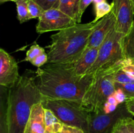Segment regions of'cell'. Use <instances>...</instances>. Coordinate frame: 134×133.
<instances>
[{
  "instance_id": "d4e9b609",
  "label": "cell",
  "mask_w": 134,
  "mask_h": 133,
  "mask_svg": "<svg viewBox=\"0 0 134 133\" xmlns=\"http://www.w3.org/2000/svg\"><path fill=\"white\" fill-rule=\"evenodd\" d=\"M37 3L39 4L44 10L56 8L59 0H34Z\"/></svg>"
},
{
  "instance_id": "44dd1931",
  "label": "cell",
  "mask_w": 134,
  "mask_h": 133,
  "mask_svg": "<svg viewBox=\"0 0 134 133\" xmlns=\"http://www.w3.org/2000/svg\"><path fill=\"white\" fill-rule=\"evenodd\" d=\"M45 52V50L43 48L41 47L39 44H34L30 47V49L26 52V57L24 59V61L31 62L34 59L37 57L39 55Z\"/></svg>"
},
{
  "instance_id": "5b68a950",
  "label": "cell",
  "mask_w": 134,
  "mask_h": 133,
  "mask_svg": "<svg viewBox=\"0 0 134 133\" xmlns=\"http://www.w3.org/2000/svg\"><path fill=\"white\" fill-rule=\"evenodd\" d=\"M44 108L50 110L64 125L75 126L88 132L90 113L81 102L63 99L43 98L41 102Z\"/></svg>"
},
{
  "instance_id": "4fadbf2b",
  "label": "cell",
  "mask_w": 134,
  "mask_h": 133,
  "mask_svg": "<svg viewBox=\"0 0 134 133\" xmlns=\"http://www.w3.org/2000/svg\"><path fill=\"white\" fill-rule=\"evenodd\" d=\"M44 112L41 102L33 106L25 133H44Z\"/></svg>"
},
{
  "instance_id": "ac0fdd59",
  "label": "cell",
  "mask_w": 134,
  "mask_h": 133,
  "mask_svg": "<svg viewBox=\"0 0 134 133\" xmlns=\"http://www.w3.org/2000/svg\"><path fill=\"white\" fill-rule=\"evenodd\" d=\"M16 5L17 18L20 23H22L31 20L29 14L27 0H13Z\"/></svg>"
},
{
  "instance_id": "ba28073f",
  "label": "cell",
  "mask_w": 134,
  "mask_h": 133,
  "mask_svg": "<svg viewBox=\"0 0 134 133\" xmlns=\"http://www.w3.org/2000/svg\"><path fill=\"white\" fill-rule=\"evenodd\" d=\"M77 23L74 20L58 9L44 10L39 18L36 31L39 34L53 31H60Z\"/></svg>"
},
{
  "instance_id": "9c48e42d",
  "label": "cell",
  "mask_w": 134,
  "mask_h": 133,
  "mask_svg": "<svg viewBox=\"0 0 134 133\" xmlns=\"http://www.w3.org/2000/svg\"><path fill=\"white\" fill-rule=\"evenodd\" d=\"M113 10L116 23L115 29L121 33H128L134 22L132 0H113Z\"/></svg>"
},
{
  "instance_id": "5bb4252c",
  "label": "cell",
  "mask_w": 134,
  "mask_h": 133,
  "mask_svg": "<svg viewBox=\"0 0 134 133\" xmlns=\"http://www.w3.org/2000/svg\"><path fill=\"white\" fill-rule=\"evenodd\" d=\"M9 88L0 86V133L8 132Z\"/></svg>"
},
{
  "instance_id": "52a82bcc",
  "label": "cell",
  "mask_w": 134,
  "mask_h": 133,
  "mask_svg": "<svg viewBox=\"0 0 134 133\" xmlns=\"http://www.w3.org/2000/svg\"><path fill=\"white\" fill-rule=\"evenodd\" d=\"M128 117H133V116L128 112L126 102L119 104L112 113L92 112L89 117L88 133H110L118 121Z\"/></svg>"
},
{
  "instance_id": "7c38bea8",
  "label": "cell",
  "mask_w": 134,
  "mask_h": 133,
  "mask_svg": "<svg viewBox=\"0 0 134 133\" xmlns=\"http://www.w3.org/2000/svg\"><path fill=\"white\" fill-rule=\"evenodd\" d=\"M98 51L99 48H87L77 61L69 63L76 75L83 76L87 73L98 57Z\"/></svg>"
},
{
  "instance_id": "83f0119b",
  "label": "cell",
  "mask_w": 134,
  "mask_h": 133,
  "mask_svg": "<svg viewBox=\"0 0 134 133\" xmlns=\"http://www.w3.org/2000/svg\"><path fill=\"white\" fill-rule=\"evenodd\" d=\"M92 3V0H81L79 5V19L81 21L82 14L85 13L86 9Z\"/></svg>"
},
{
  "instance_id": "d590c367",
  "label": "cell",
  "mask_w": 134,
  "mask_h": 133,
  "mask_svg": "<svg viewBox=\"0 0 134 133\" xmlns=\"http://www.w3.org/2000/svg\"><path fill=\"white\" fill-rule=\"evenodd\" d=\"M110 133H120V132H119V129H118V128L116 127V126L115 125V127L113 128V130Z\"/></svg>"
},
{
  "instance_id": "ffe728a7",
  "label": "cell",
  "mask_w": 134,
  "mask_h": 133,
  "mask_svg": "<svg viewBox=\"0 0 134 133\" xmlns=\"http://www.w3.org/2000/svg\"><path fill=\"white\" fill-rule=\"evenodd\" d=\"M28 10L31 19L39 18L44 12V9L34 0H27Z\"/></svg>"
},
{
  "instance_id": "6da1fadb",
  "label": "cell",
  "mask_w": 134,
  "mask_h": 133,
  "mask_svg": "<svg viewBox=\"0 0 134 133\" xmlns=\"http://www.w3.org/2000/svg\"><path fill=\"white\" fill-rule=\"evenodd\" d=\"M38 88L45 99L81 102L94 76L75 74L70 63H47L35 71Z\"/></svg>"
},
{
  "instance_id": "2e32d148",
  "label": "cell",
  "mask_w": 134,
  "mask_h": 133,
  "mask_svg": "<svg viewBox=\"0 0 134 133\" xmlns=\"http://www.w3.org/2000/svg\"><path fill=\"white\" fill-rule=\"evenodd\" d=\"M121 45L125 58L134 59V22L129 32L123 35Z\"/></svg>"
},
{
  "instance_id": "f1b7e54d",
  "label": "cell",
  "mask_w": 134,
  "mask_h": 133,
  "mask_svg": "<svg viewBox=\"0 0 134 133\" xmlns=\"http://www.w3.org/2000/svg\"><path fill=\"white\" fill-rule=\"evenodd\" d=\"M114 95H115L119 104H122L123 102H125L128 100V97L126 96L124 92L121 89H116L115 93H114Z\"/></svg>"
},
{
  "instance_id": "603a6c76",
  "label": "cell",
  "mask_w": 134,
  "mask_h": 133,
  "mask_svg": "<svg viewBox=\"0 0 134 133\" xmlns=\"http://www.w3.org/2000/svg\"><path fill=\"white\" fill-rule=\"evenodd\" d=\"M115 82L120 83H134V77L124 72L122 69H119L115 74Z\"/></svg>"
},
{
  "instance_id": "8992f818",
  "label": "cell",
  "mask_w": 134,
  "mask_h": 133,
  "mask_svg": "<svg viewBox=\"0 0 134 133\" xmlns=\"http://www.w3.org/2000/svg\"><path fill=\"white\" fill-rule=\"evenodd\" d=\"M124 34L113 29L99 47L98 57L86 74H95L98 71L122 63L126 59L123 53L121 40Z\"/></svg>"
},
{
  "instance_id": "4dcf8cb0",
  "label": "cell",
  "mask_w": 134,
  "mask_h": 133,
  "mask_svg": "<svg viewBox=\"0 0 134 133\" xmlns=\"http://www.w3.org/2000/svg\"><path fill=\"white\" fill-rule=\"evenodd\" d=\"M118 105L116 104H111L108 102H106L103 108V112L105 113H110L115 112L117 108Z\"/></svg>"
},
{
  "instance_id": "4316f807",
  "label": "cell",
  "mask_w": 134,
  "mask_h": 133,
  "mask_svg": "<svg viewBox=\"0 0 134 133\" xmlns=\"http://www.w3.org/2000/svg\"><path fill=\"white\" fill-rule=\"evenodd\" d=\"M123 70L132 76L134 77V65L131 61V59H126L124 61V65L122 68Z\"/></svg>"
},
{
  "instance_id": "7a4b0ae2",
  "label": "cell",
  "mask_w": 134,
  "mask_h": 133,
  "mask_svg": "<svg viewBox=\"0 0 134 133\" xmlns=\"http://www.w3.org/2000/svg\"><path fill=\"white\" fill-rule=\"evenodd\" d=\"M43 99L36 77L21 76L9 88L7 133H25L33 106Z\"/></svg>"
},
{
  "instance_id": "7402d4cb",
  "label": "cell",
  "mask_w": 134,
  "mask_h": 133,
  "mask_svg": "<svg viewBox=\"0 0 134 133\" xmlns=\"http://www.w3.org/2000/svg\"><path fill=\"white\" fill-rule=\"evenodd\" d=\"M115 88L116 89H121L128 97V99H134V83H120L115 82Z\"/></svg>"
},
{
  "instance_id": "74e56055",
  "label": "cell",
  "mask_w": 134,
  "mask_h": 133,
  "mask_svg": "<svg viewBox=\"0 0 134 133\" xmlns=\"http://www.w3.org/2000/svg\"><path fill=\"white\" fill-rule=\"evenodd\" d=\"M132 3H133V11H134V0H132Z\"/></svg>"
},
{
  "instance_id": "484cf974",
  "label": "cell",
  "mask_w": 134,
  "mask_h": 133,
  "mask_svg": "<svg viewBox=\"0 0 134 133\" xmlns=\"http://www.w3.org/2000/svg\"><path fill=\"white\" fill-rule=\"evenodd\" d=\"M58 133H85V132L83 130L78 127L69 126V125L63 124L61 130Z\"/></svg>"
},
{
  "instance_id": "d6a6232c",
  "label": "cell",
  "mask_w": 134,
  "mask_h": 133,
  "mask_svg": "<svg viewBox=\"0 0 134 133\" xmlns=\"http://www.w3.org/2000/svg\"><path fill=\"white\" fill-rule=\"evenodd\" d=\"M126 122L129 129L130 133H134V120L132 117H128L126 119Z\"/></svg>"
},
{
  "instance_id": "d6986e66",
  "label": "cell",
  "mask_w": 134,
  "mask_h": 133,
  "mask_svg": "<svg viewBox=\"0 0 134 133\" xmlns=\"http://www.w3.org/2000/svg\"><path fill=\"white\" fill-rule=\"evenodd\" d=\"M94 9L96 17L92 22L96 23L112 11L113 5L112 3L109 4L107 1H103L94 5Z\"/></svg>"
},
{
  "instance_id": "9a60e30c",
  "label": "cell",
  "mask_w": 134,
  "mask_h": 133,
  "mask_svg": "<svg viewBox=\"0 0 134 133\" xmlns=\"http://www.w3.org/2000/svg\"><path fill=\"white\" fill-rule=\"evenodd\" d=\"M81 0H59L55 9H58L74 20L77 23H81L79 12Z\"/></svg>"
},
{
  "instance_id": "277c9868",
  "label": "cell",
  "mask_w": 134,
  "mask_h": 133,
  "mask_svg": "<svg viewBox=\"0 0 134 133\" xmlns=\"http://www.w3.org/2000/svg\"><path fill=\"white\" fill-rule=\"evenodd\" d=\"M124 65V61L119 65L98 71L94 74L92 83L89 86L82 98L81 104L85 109L92 113H102L107 99L114 95L115 74Z\"/></svg>"
},
{
  "instance_id": "1f68e13d",
  "label": "cell",
  "mask_w": 134,
  "mask_h": 133,
  "mask_svg": "<svg viewBox=\"0 0 134 133\" xmlns=\"http://www.w3.org/2000/svg\"><path fill=\"white\" fill-rule=\"evenodd\" d=\"M126 107L128 112L132 116H134V99H128L126 101Z\"/></svg>"
},
{
  "instance_id": "e575fe53",
  "label": "cell",
  "mask_w": 134,
  "mask_h": 133,
  "mask_svg": "<svg viewBox=\"0 0 134 133\" xmlns=\"http://www.w3.org/2000/svg\"><path fill=\"white\" fill-rule=\"evenodd\" d=\"M103 1H107V0H92V3H94V5L99 3L103 2Z\"/></svg>"
},
{
  "instance_id": "f35d334b",
  "label": "cell",
  "mask_w": 134,
  "mask_h": 133,
  "mask_svg": "<svg viewBox=\"0 0 134 133\" xmlns=\"http://www.w3.org/2000/svg\"><path fill=\"white\" fill-rule=\"evenodd\" d=\"M131 61H132V63H133L134 65V59H131Z\"/></svg>"
},
{
  "instance_id": "3957f363",
  "label": "cell",
  "mask_w": 134,
  "mask_h": 133,
  "mask_svg": "<svg viewBox=\"0 0 134 133\" xmlns=\"http://www.w3.org/2000/svg\"><path fill=\"white\" fill-rule=\"evenodd\" d=\"M94 22L76 23L60 30L51 36V43L47 46L48 63H68L77 61L87 48Z\"/></svg>"
},
{
  "instance_id": "836d02e7",
  "label": "cell",
  "mask_w": 134,
  "mask_h": 133,
  "mask_svg": "<svg viewBox=\"0 0 134 133\" xmlns=\"http://www.w3.org/2000/svg\"><path fill=\"white\" fill-rule=\"evenodd\" d=\"M107 102L109 103V104H116V105H119V104H118L117 102V100H116V98H115V95H111V96H110L108 98Z\"/></svg>"
},
{
  "instance_id": "30bf717a",
  "label": "cell",
  "mask_w": 134,
  "mask_h": 133,
  "mask_svg": "<svg viewBox=\"0 0 134 133\" xmlns=\"http://www.w3.org/2000/svg\"><path fill=\"white\" fill-rule=\"evenodd\" d=\"M20 78L18 63L3 48L0 49V86L10 88Z\"/></svg>"
},
{
  "instance_id": "8d00e7d4",
  "label": "cell",
  "mask_w": 134,
  "mask_h": 133,
  "mask_svg": "<svg viewBox=\"0 0 134 133\" xmlns=\"http://www.w3.org/2000/svg\"><path fill=\"white\" fill-rule=\"evenodd\" d=\"M13 1V0H0V3H3L7 2V1Z\"/></svg>"
},
{
  "instance_id": "e0dca14e",
  "label": "cell",
  "mask_w": 134,
  "mask_h": 133,
  "mask_svg": "<svg viewBox=\"0 0 134 133\" xmlns=\"http://www.w3.org/2000/svg\"><path fill=\"white\" fill-rule=\"evenodd\" d=\"M44 133H58L63 126V123L56 117L50 110L44 108Z\"/></svg>"
},
{
  "instance_id": "f546056e",
  "label": "cell",
  "mask_w": 134,
  "mask_h": 133,
  "mask_svg": "<svg viewBox=\"0 0 134 133\" xmlns=\"http://www.w3.org/2000/svg\"><path fill=\"white\" fill-rule=\"evenodd\" d=\"M126 118L120 119L116 124V127L119 129L120 133H130L129 129H128V126L126 125Z\"/></svg>"
},
{
  "instance_id": "cb8c5ba5",
  "label": "cell",
  "mask_w": 134,
  "mask_h": 133,
  "mask_svg": "<svg viewBox=\"0 0 134 133\" xmlns=\"http://www.w3.org/2000/svg\"><path fill=\"white\" fill-rule=\"evenodd\" d=\"M48 57L47 53L44 52V53H41V54L39 55L37 57H35V59L31 61V63L34 66H37V68L41 67L42 66L44 65L45 64L48 63Z\"/></svg>"
},
{
  "instance_id": "8fae6325",
  "label": "cell",
  "mask_w": 134,
  "mask_h": 133,
  "mask_svg": "<svg viewBox=\"0 0 134 133\" xmlns=\"http://www.w3.org/2000/svg\"><path fill=\"white\" fill-rule=\"evenodd\" d=\"M115 23L116 19L113 11L96 22L87 48H99L109 33L115 27Z\"/></svg>"
}]
</instances>
